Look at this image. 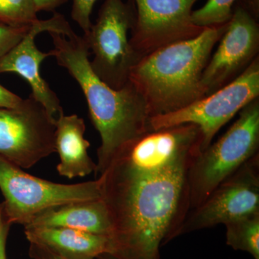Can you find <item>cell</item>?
Returning a JSON list of instances; mask_svg holds the SVG:
<instances>
[{"label":"cell","mask_w":259,"mask_h":259,"mask_svg":"<svg viewBox=\"0 0 259 259\" xmlns=\"http://www.w3.org/2000/svg\"><path fill=\"white\" fill-rule=\"evenodd\" d=\"M201 145L168 160L122 155L101 175L102 199L112 223V254L160 259L190 212L189 171Z\"/></svg>","instance_id":"cell-1"},{"label":"cell","mask_w":259,"mask_h":259,"mask_svg":"<svg viewBox=\"0 0 259 259\" xmlns=\"http://www.w3.org/2000/svg\"><path fill=\"white\" fill-rule=\"evenodd\" d=\"M54 48L51 55L79 83L88 102L90 118L101 139L97 150L96 179L134 143L150 132V116L146 101L129 81L114 90L94 73L90 53L83 37H67L49 32Z\"/></svg>","instance_id":"cell-2"},{"label":"cell","mask_w":259,"mask_h":259,"mask_svg":"<svg viewBox=\"0 0 259 259\" xmlns=\"http://www.w3.org/2000/svg\"><path fill=\"white\" fill-rule=\"evenodd\" d=\"M228 23L162 47L135 65L129 80L146 101L151 117L176 112L206 96L202 74Z\"/></svg>","instance_id":"cell-3"},{"label":"cell","mask_w":259,"mask_h":259,"mask_svg":"<svg viewBox=\"0 0 259 259\" xmlns=\"http://www.w3.org/2000/svg\"><path fill=\"white\" fill-rule=\"evenodd\" d=\"M259 99L243 107L239 117L214 144L199 153L189 171L190 211L200 205L221 182L258 153Z\"/></svg>","instance_id":"cell-4"},{"label":"cell","mask_w":259,"mask_h":259,"mask_svg":"<svg viewBox=\"0 0 259 259\" xmlns=\"http://www.w3.org/2000/svg\"><path fill=\"white\" fill-rule=\"evenodd\" d=\"M135 20L134 0H105L96 23L83 36L94 55L90 61L94 73L114 90L129 82L131 70L142 59L130 44Z\"/></svg>","instance_id":"cell-5"},{"label":"cell","mask_w":259,"mask_h":259,"mask_svg":"<svg viewBox=\"0 0 259 259\" xmlns=\"http://www.w3.org/2000/svg\"><path fill=\"white\" fill-rule=\"evenodd\" d=\"M0 190L9 222L25 226L32 218L61 204L102 198L100 178L64 185L32 176L0 156Z\"/></svg>","instance_id":"cell-6"},{"label":"cell","mask_w":259,"mask_h":259,"mask_svg":"<svg viewBox=\"0 0 259 259\" xmlns=\"http://www.w3.org/2000/svg\"><path fill=\"white\" fill-rule=\"evenodd\" d=\"M259 96V58L238 77L210 95L171 113L150 118L151 131L185 124L198 126L202 136V151L218 131L243 107Z\"/></svg>","instance_id":"cell-7"},{"label":"cell","mask_w":259,"mask_h":259,"mask_svg":"<svg viewBox=\"0 0 259 259\" xmlns=\"http://www.w3.org/2000/svg\"><path fill=\"white\" fill-rule=\"evenodd\" d=\"M56 122L32 94L15 108H0V156L32 168L56 152Z\"/></svg>","instance_id":"cell-8"},{"label":"cell","mask_w":259,"mask_h":259,"mask_svg":"<svg viewBox=\"0 0 259 259\" xmlns=\"http://www.w3.org/2000/svg\"><path fill=\"white\" fill-rule=\"evenodd\" d=\"M259 212V156L221 182L200 205L189 212L177 237L224 224Z\"/></svg>","instance_id":"cell-9"},{"label":"cell","mask_w":259,"mask_h":259,"mask_svg":"<svg viewBox=\"0 0 259 259\" xmlns=\"http://www.w3.org/2000/svg\"><path fill=\"white\" fill-rule=\"evenodd\" d=\"M198 0H134L136 20L130 44L141 58L174 42L197 37L206 28L192 23Z\"/></svg>","instance_id":"cell-10"},{"label":"cell","mask_w":259,"mask_h":259,"mask_svg":"<svg viewBox=\"0 0 259 259\" xmlns=\"http://www.w3.org/2000/svg\"><path fill=\"white\" fill-rule=\"evenodd\" d=\"M219 42L202 74L206 96L238 77L258 56V19L236 3L228 28Z\"/></svg>","instance_id":"cell-11"},{"label":"cell","mask_w":259,"mask_h":259,"mask_svg":"<svg viewBox=\"0 0 259 259\" xmlns=\"http://www.w3.org/2000/svg\"><path fill=\"white\" fill-rule=\"evenodd\" d=\"M56 32L67 37L75 33L64 15L54 13L49 20H40L32 25L30 31L9 52L0 58V74L14 72L21 76L31 87L32 95L45 107L54 120L64 114L61 102L49 83L40 76V66L51 53H44L37 49L35 39L42 32Z\"/></svg>","instance_id":"cell-12"},{"label":"cell","mask_w":259,"mask_h":259,"mask_svg":"<svg viewBox=\"0 0 259 259\" xmlns=\"http://www.w3.org/2000/svg\"><path fill=\"white\" fill-rule=\"evenodd\" d=\"M30 243L41 245L63 259H96L112 253L111 238L79 230L55 227H25Z\"/></svg>","instance_id":"cell-13"},{"label":"cell","mask_w":259,"mask_h":259,"mask_svg":"<svg viewBox=\"0 0 259 259\" xmlns=\"http://www.w3.org/2000/svg\"><path fill=\"white\" fill-rule=\"evenodd\" d=\"M25 227H55L79 230L111 238L112 223L103 199L61 204L39 213Z\"/></svg>","instance_id":"cell-14"},{"label":"cell","mask_w":259,"mask_h":259,"mask_svg":"<svg viewBox=\"0 0 259 259\" xmlns=\"http://www.w3.org/2000/svg\"><path fill=\"white\" fill-rule=\"evenodd\" d=\"M55 147L60 163L61 176L74 179L95 173L97 163L88 153L90 143L84 139V120L77 115H61L56 122Z\"/></svg>","instance_id":"cell-15"},{"label":"cell","mask_w":259,"mask_h":259,"mask_svg":"<svg viewBox=\"0 0 259 259\" xmlns=\"http://www.w3.org/2000/svg\"><path fill=\"white\" fill-rule=\"evenodd\" d=\"M226 243L234 250L248 252L259 259V212L225 225Z\"/></svg>","instance_id":"cell-16"},{"label":"cell","mask_w":259,"mask_h":259,"mask_svg":"<svg viewBox=\"0 0 259 259\" xmlns=\"http://www.w3.org/2000/svg\"><path fill=\"white\" fill-rule=\"evenodd\" d=\"M238 0H207L202 8L192 13V23L202 28L220 26L228 23Z\"/></svg>","instance_id":"cell-17"},{"label":"cell","mask_w":259,"mask_h":259,"mask_svg":"<svg viewBox=\"0 0 259 259\" xmlns=\"http://www.w3.org/2000/svg\"><path fill=\"white\" fill-rule=\"evenodd\" d=\"M34 0H0V23L28 26L39 21Z\"/></svg>","instance_id":"cell-18"},{"label":"cell","mask_w":259,"mask_h":259,"mask_svg":"<svg viewBox=\"0 0 259 259\" xmlns=\"http://www.w3.org/2000/svg\"><path fill=\"white\" fill-rule=\"evenodd\" d=\"M28 26H11L0 23V58L9 52L26 36L31 29Z\"/></svg>","instance_id":"cell-19"},{"label":"cell","mask_w":259,"mask_h":259,"mask_svg":"<svg viewBox=\"0 0 259 259\" xmlns=\"http://www.w3.org/2000/svg\"><path fill=\"white\" fill-rule=\"evenodd\" d=\"M98 0H73L71 18L79 25L83 33H88L91 28V14L94 6Z\"/></svg>","instance_id":"cell-20"},{"label":"cell","mask_w":259,"mask_h":259,"mask_svg":"<svg viewBox=\"0 0 259 259\" xmlns=\"http://www.w3.org/2000/svg\"><path fill=\"white\" fill-rule=\"evenodd\" d=\"M12 224L5 215L3 202L0 203V259H7L6 243Z\"/></svg>","instance_id":"cell-21"},{"label":"cell","mask_w":259,"mask_h":259,"mask_svg":"<svg viewBox=\"0 0 259 259\" xmlns=\"http://www.w3.org/2000/svg\"><path fill=\"white\" fill-rule=\"evenodd\" d=\"M21 97L0 84V108H15L23 102Z\"/></svg>","instance_id":"cell-22"},{"label":"cell","mask_w":259,"mask_h":259,"mask_svg":"<svg viewBox=\"0 0 259 259\" xmlns=\"http://www.w3.org/2000/svg\"><path fill=\"white\" fill-rule=\"evenodd\" d=\"M29 255L32 259H63L41 245L30 243Z\"/></svg>","instance_id":"cell-23"},{"label":"cell","mask_w":259,"mask_h":259,"mask_svg":"<svg viewBox=\"0 0 259 259\" xmlns=\"http://www.w3.org/2000/svg\"><path fill=\"white\" fill-rule=\"evenodd\" d=\"M68 0H34L35 8L38 12L54 11L56 8L65 4Z\"/></svg>","instance_id":"cell-24"},{"label":"cell","mask_w":259,"mask_h":259,"mask_svg":"<svg viewBox=\"0 0 259 259\" xmlns=\"http://www.w3.org/2000/svg\"><path fill=\"white\" fill-rule=\"evenodd\" d=\"M237 4L248 10L254 18L258 19L259 17V0H238Z\"/></svg>","instance_id":"cell-25"},{"label":"cell","mask_w":259,"mask_h":259,"mask_svg":"<svg viewBox=\"0 0 259 259\" xmlns=\"http://www.w3.org/2000/svg\"><path fill=\"white\" fill-rule=\"evenodd\" d=\"M96 259H121L116 255L112 254V253H105L98 255Z\"/></svg>","instance_id":"cell-26"}]
</instances>
